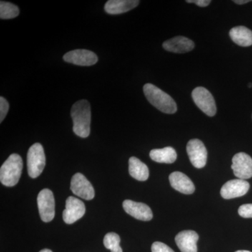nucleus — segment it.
<instances>
[{"label":"nucleus","mask_w":252,"mask_h":252,"mask_svg":"<svg viewBox=\"0 0 252 252\" xmlns=\"http://www.w3.org/2000/svg\"><path fill=\"white\" fill-rule=\"evenodd\" d=\"M252 83H250V84H248V87L249 88H252Z\"/></svg>","instance_id":"nucleus-30"},{"label":"nucleus","mask_w":252,"mask_h":252,"mask_svg":"<svg viewBox=\"0 0 252 252\" xmlns=\"http://www.w3.org/2000/svg\"><path fill=\"white\" fill-rule=\"evenodd\" d=\"M232 162L231 168L235 177L243 180L252 177V158L250 156L240 152L235 154Z\"/></svg>","instance_id":"nucleus-9"},{"label":"nucleus","mask_w":252,"mask_h":252,"mask_svg":"<svg viewBox=\"0 0 252 252\" xmlns=\"http://www.w3.org/2000/svg\"><path fill=\"white\" fill-rule=\"evenodd\" d=\"M144 94L147 100L156 108L165 114H175L177 110V104L171 96L152 84H146L143 87Z\"/></svg>","instance_id":"nucleus-2"},{"label":"nucleus","mask_w":252,"mask_h":252,"mask_svg":"<svg viewBox=\"0 0 252 252\" xmlns=\"http://www.w3.org/2000/svg\"><path fill=\"white\" fill-rule=\"evenodd\" d=\"M152 252H175L170 247L160 242H155L152 246Z\"/></svg>","instance_id":"nucleus-25"},{"label":"nucleus","mask_w":252,"mask_h":252,"mask_svg":"<svg viewBox=\"0 0 252 252\" xmlns=\"http://www.w3.org/2000/svg\"><path fill=\"white\" fill-rule=\"evenodd\" d=\"M137 0H109L104 6V10L109 14H124L138 6Z\"/></svg>","instance_id":"nucleus-17"},{"label":"nucleus","mask_w":252,"mask_h":252,"mask_svg":"<svg viewBox=\"0 0 252 252\" xmlns=\"http://www.w3.org/2000/svg\"><path fill=\"white\" fill-rule=\"evenodd\" d=\"M154 161L160 163H173L177 158V152L172 147H167L162 149H155L149 154Z\"/></svg>","instance_id":"nucleus-20"},{"label":"nucleus","mask_w":252,"mask_h":252,"mask_svg":"<svg viewBox=\"0 0 252 252\" xmlns=\"http://www.w3.org/2000/svg\"><path fill=\"white\" fill-rule=\"evenodd\" d=\"M39 252H53L51 250H49V249H44V250H41Z\"/></svg>","instance_id":"nucleus-28"},{"label":"nucleus","mask_w":252,"mask_h":252,"mask_svg":"<svg viewBox=\"0 0 252 252\" xmlns=\"http://www.w3.org/2000/svg\"><path fill=\"white\" fill-rule=\"evenodd\" d=\"M9 109V104L7 100L4 97H0V122H2L7 115Z\"/></svg>","instance_id":"nucleus-23"},{"label":"nucleus","mask_w":252,"mask_h":252,"mask_svg":"<svg viewBox=\"0 0 252 252\" xmlns=\"http://www.w3.org/2000/svg\"><path fill=\"white\" fill-rule=\"evenodd\" d=\"M187 3H194L200 7H205L211 3L210 0H187Z\"/></svg>","instance_id":"nucleus-26"},{"label":"nucleus","mask_w":252,"mask_h":252,"mask_svg":"<svg viewBox=\"0 0 252 252\" xmlns=\"http://www.w3.org/2000/svg\"><path fill=\"white\" fill-rule=\"evenodd\" d=\"M19 9L16 5L6 1L0 2V18L1 19H11L19 15Z\"/></svg>","instance_id":"nucleus-21"},{"label":"nucleus","mask_w":252,"mask_h":252,"mask_svg":"<svg viewBox=\"0 0 252 252\" xmlns=\"http://www.w3.org/2000/svg\"><path fill=\"white\" fill-rule=\"evenodd\" d=\"M250 184L246 180H233L228 181L220 189V195L224 199H232L243 196L248 193Z\"/></svg>","instance_id":"nucleus-12"},{"label":"nucleus","mask_w":252,"mask_h":252,"mask_svg":"<svg viewBox=\"0 0 252 252\" xmlns=\"http://www.w3.org/2000/svg\"><path fill=\"white\" fill-rule=\"evenodd\" d=\"M199 235L193 230H183L176 235L175 242L182 252H198Z\"/></svg>","instance_id":"nucleus-14"},{"label":"nucleus","mask_w":252,"mask_h":252,"mask_svg":"<svg viewBox=\"0 0 252 252\" xmlns=\"http://www.w3.org/2000/svg\"><path fill=\"white\" fill-rule=\"evenodd\" d=\"M37 205L41 220L50 222L55 217V199L54 193L50 189L41 190L37 196Z\"/></svg>","instance_id":"nucleus-6"},{"label":"nucleus","mask_w":252,"mask_h":252,"mask_svg":"<svg viewBox=\"0 0 252 252\" xmlns=\"http://www.w3.org/2000/svg\"><path fill=\"white\" fill-rule=\"evenodd\" d=\"M238 214L243 218H252V204H245L238 209Z\"/></svg>","instance_id":"nucleus-24"},{"label":"nucleus","mask_w":252,"mask_h":252,"mask_svg":"<svg viewBox=\"0 0 252 252\" xmlns=\"http://www.w3.org/2000/svg\"><path fill=\"white\" fill-rule=\"evenodd\" d=\"M63 60L76 65L91 66L97 63L98 58L94 53L89 50L77 49L64 54Z\"/></svg>","instance_id":"nucleus-11"},{"label":"nucleus","mask_w":252,"mask_h":252,"mask_svg":"<svg viewBox=\"0 0 252 252\" xmlns=\"http://www.w3.org/2000/svg\"><path fill=\"white\" fill-rule=\"evenodd\" d=\"M121 238L115 233H108L105 235L103 240L104 247L111 252H123L120 246Z\"/></svg>","instance_id":"nucleus-22"},{"label":"nucleus","mask_w":252,"mask_h":252,"mask_svg":"<svg viewBox=\"0 0 252 252\" xmlns=\"http://www.w3.org/2000/svg\"><path fill=\"white\" fill-rule=\"evenodd\" d=\"M73 131L79 137L86 138L90 135L91 122V104L89 101L81 99L73 104L71 109Z\"/></svg>","instance_id":"nucleus-1"},{"label":"nucleus","mask_w":252,"mask_h":252,"mask_svg":"<svg viewBox=\"0 0 252 252\" xmlns=\"http://www.w3.org/2000/svg\"><path fill=\"white\" fill-rule=\"evenodd\" d=\"M23 167L22 158L18 154H11L0 168L1 183L9 187L17 185L21 178Z\"/></svg>","instance_id":"nucleus-3"},{"label":"nucleus","mask_w":252,"mask_h":252,"mask_svg":"<svg viewBox=\"0 0 252 252\" xmlns=\"http://www.w3.org/2000/svg\"><path fill=\"white\" fill-rule=\"evenodd\" d=\"M190 162L196 168H203L207 163V152L203 142L198 139L190 140L187 146Z\"/></svg>","instance_id":"nucleus-7"},{"label":"nucleus","mask_w":252,"mask_h":252,"mask_svg":"<svg viewBox=\"0 0 252 252\" xmlns=\"http://www.w3.org/2000/svg\"><path fill=\"white\" fill-rule=\"evenodd\" d=\"M85 213V204L79 199L73 196L68 197L66 200L65 209L63 213V220L66 223L72 224L82 218Z\"/></svg>","instance_id":"nucleus-8"},{"label":"nucleus","mask_w":252,"mask_h":252,"mask_svg":"<svg viewBox=\"0 0 252 252\" xmlns=\"http://www.w3.org/2000/svg\"><path fill=\"white\" fill-rule=\"evenodd\" d=\"M169 180L172 188L180 193L190 195L195 191L193 182L182 172H172L169 177Z\"/></svg>","instance_id":"nucleus-16"},{"label":"nucleus","mask_w":252,"mask_h":252,"mask_svg":"<svg viewBox=\"0 0 252 252\" xmlns=\"http://www.w3.org/2000/svg\"><path fill=\"white\" fill-rule=\"evenodd\" d=\"M235 252H251L247 251V250H238V251H236Z\"/></svg>","instance_id":"nucleus-29"},{"label":"nucleus","mask_w":252,"mask_h":252,"mask_svg":"<svg viewBox=\"0 0 252 252\" xmlns=\"http://www.w3.org/2000/svg\"><path fill=\"white\" fill-rule=\"evenodd\" d=\"M192 98L197 107L209 117H214L217 113L215 98L205 88L197 87L192 92Z\"/></svg>","instance_id":"nucleus-5"},{"label":"nucleus","mask_w":252,"mask_h":252,"mask_svg":"<svg viewBox=\"0 0 252 252\" xmlns=\"http://www.w3.org/2000/svg\"><path fill=\"white\" fill-rule=\"evenodd\" d=\"M123 207L126 213L137 220L148 221L153 218V213L148 205L142 203L126 200Z\"/></svg>","instance_id":"nucleus-13"},{"label":"nucleus","mask_w":252,"mask_h":252,"mask_svg":"<svg viewBox=\"0 0 252 252\" xmlns=\"http://www.w3.org/2000/svg\"><path fill=\"white\" fill-rule=\"evenodd\" d=\"M70 189L73 193L84 200H91L94 198V187L85 176L81 173H76L73 176Z\"/></svg>","instance_id":"nucleus-10"},{"label":"nucleus","mask_w":252,"mask_h":252,"mask_svg":"<svg viewBox=\"0 0 252 252\" xmlns=\"http://www.w3.org/2000/svg\"><path fill=\"white\" fill-rule=\"evenodd\" d=\"M129 173L135 180L144 182L148 180L149 170L146 164L136 157L129 159Z\"/></svg>","instance_id":"nucleus-19"},{"label":"nucleus","mask_w":252,"mask_h":252,"mask_svg":"<svg viewBox=\"0 0 252 252\" xmlns=\"http://www.w3.org/2000/svg\"><path fill=\"white\" fill-rule=\"evenodd\" d=\"M162 47L167 51L175 54H185L192 51L195 47L193 41L185 36H177L165 41Z\"/></svg>","instance_id":"nucleus-15"},{"label":"nucleus","mask_w":252,"mask_h":252,"mask_svg":"<svg viewBox=\"0 0 252 252\" xmlns=\"http://www.w3.org/2000/svg\"><path fill=\"white\" fill-rule=\"evenodd\" d=\"M250 1H251L250 0H234L233 2L237 4L242 5L247 4V3L250 2Z\"/></svg>","instance_id":"nucleus-27"},{"label":"nucleus","mask_w":252,"mask_h":252,"mask_svg":"<svg viewBox=\"0 0 252 252\" xmlns=\"http://www.w3.org/2000/svg\"><path fill=\"white\" fill-rule=\"evenodd\" d=\"M46 165V157L44 148L39 143L31 146L27 155L28 175L31 178H36L42 173Z\"/></svg>","instance_id":"nucleus-4"},{"label":"nucleus","mask_w":252,"mask_h":252,"mask_svg":"<svg viewBox=\"0 0 252 252\" xmlns=\"http://www.w3.org/2000/svg\"><path fill=\"white\" fill-rule=\"evenodd\" d=\"M230 39L235 44L243 47L252 45V31L245 26H237L229 32Z\"/></svg>","instance_id":"nucleus-18"}]
</instances>
